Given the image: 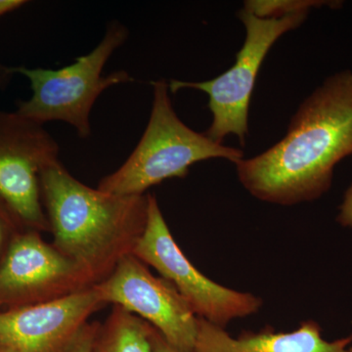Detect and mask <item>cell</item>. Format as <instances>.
Wrapping results in <instances>:
<instances>
[{
    "label": "cell",
    "mask_w": 352,
    "mask_h": 352,
    "mask_svg": "<svg viewBox=\"0 0 352 352\" xmlns=\"http://www.w3.org/2000/svg\"><path fill=\"white\" fill-rule=\"evenodd\" d=\"M352 155V72L329 76L300 104L281 141L235 164L241 184L266 203L312 201L332 186L335 166Z\"/></svg>",
    "instance_id": "obj_1"
},
{
    "label": "cell",
    "mask_w": 352,
    "mask_h": 352,
    "mask_svg": "<svg viewBox=\"0 0 352 352\" xmlns=\"http://www.w3.org/2000/svg\"><path fill=\"white\" fill-rule=\"evenodd\" d=\"M41 189L52 245L78 264L94 286L133 252L144 232L148 195H113L90 188L59 159L41 170Z\"/></svg>",
    "instance_id": "obj_2"
},
{
    "label": "cell",
    "mask_w": 352,
    "mask_h": 352,
    "mask_svg": "<svg viewBox=\"0 0 352 352\" xmlns=\"http://www.w3.org/2000/svg\"><path fill=\"white\" fill-rule=\"evenodd\" d=\"M151 115L142 138L129 159L102 178L97 189L120 196H142L170 178H184L190 166L221 157L233 164L244 159L242 150L214 142L187 126L176 115L166 80L152 82Z\"/></svg>",
    "instance_id": "obj_3"
},
{
    "label": "cell",
    "mask_w": 352,
    "mask_h": 352,
    "mask_svg": "<svg viewBox=\"0 0 352 352\" xmlns=\"http://www.w3.org/2000/svg\"><path fill=\"white\" fill-rule=\"evenodd\" d=\"M129 36L126 25L112 21L98 45L76 58L74 64L59 69L12 67L14 74L29 80L32 91L31 98L18 102L16 112L43 126L66 122L76 129L78 138H89L90 113L98 97L109 87L134 80L124 69L103 76L106 64Z\"/></svg>",
    "instance_id": "obj_4"
},
{
    "label": "cell",
    "mask_w": 352,
    "mask_h": 352,
    "mask_svg": "<svg viewBox=\"0 0 352 352\" xmlns=\"http://www.w3.org/2000/svg\"><path fill=\"white\" fill-rule=\"evenodd\" d=\"M308 13L259 18L242 9L238 16L247 34L242 48L236 55L235 64L214 80L197 82L170 80L168 88L173 94L192 88L208 95V106L212 113V124L205 133L208 138L222 144L227 135L235 134L241 145L245 146L252 90L264 58L278 38L305 22Z\"/></svg>",
    "instance_id": "obj_5"
},
{
    "label": "cell",
    "mask_w": 352,
    "mask_h": 352,
    "mask_svg": "<svg viewBox=\"0 0 352 352\" xmlns=\"http://www.w3.org/2000/svg\"><path fill=\"white\" fill-rule=\"evenodd\" d=\"M132 254L168 280L198 318L220 328L256 314L263 307L258 296L215 283L190 263L176 244L153 195H148L147 223Z\"/></svg>",
    "instance_id": "obj_6"
},
{
    "label": "cell",
    "mask_w": 352,
    "mask_h": 352,
    "mask_svg": "<svg viewBox=\"0 0 352 352\" xmlns=\"http://www.w3.org/2000/svg\"><path fill=\"white\" fill-rule=\"evenodd\" d=\"M58 155L59 145L43 124L0 110V204L30 230L50 231L41 173Z\"/></svg>",
    "instance_id": "obj_7"
},
{
    "label": "cell",
    "mask_w": 352,
    "mask_h": 352,
    "mask_svg": "<svg viewBox=\"0 0 352 352\" xmlns=\"http://www.w3.org/2000/svg\"><path fill=\"white\" fill-rule=\"evenodd\" d=\"M95 288L105 305H119L141 317L178 351L194 352L198 317L168 280L154 276L134 254L120 259Z\"/></svg>",
    "instance_id": "obj_8"
},
{
    "label": "cell",
    "mask_w": 352,
    "mask_h": 352,
    "mask_svg": "<svg viewBox=\"0 0 352 352\" xmlns=\"http://www.w3.org/2000/svg\"><path fill=\"white\" fill-rule=\"evenodd\" d=\"M92 286L82 268L38 231L15 234L0 263V305L11 308L51 302Z\"/></svg>",
    "instance_id": "obj_9"
},
{
    "label": "cell",
    "mask_w": 352,
    "mask_h": 352,
    "mask_svg": "<svg viewBox=\"0 0 352 352\" xmlns=\"http://www.w3.org/2000/svg\"><path fill=\"white\" fill-rule=\"evenodd\" d=\"M106 305L95 286L51 302L0 312L3 352H61Z\"/></svg>",
    "instance_id": "obj_10"
},
{
    "label": "cell",
    "mask_w": 352,
    "mask_h": 352,
    "mask_svg": "<svg viewBox=\"0 0 352 352\" xmlns=\"http://www.w3.org/2000/svg\"><path fill=\"white\" fill-rule=\"evenodd\" d=\"M351 344L352 333L331 342L324 339L321 326L314 320L303 321L293 332L265 328L234 339L226 329L198 318L194 352H349Z\"/></svg>",
    "instance_id": "obj_11"
},
{
    "label": "cell",
    "mask_w": 352,
    "mask_h": 352,
    "mask_svg": "<svg viewBox=\"0 0 352 352\" xmlns=\"http://www.w3.org/2000/svg\"><path fill=\"white\" fill-rule=\"evenodd\" d=\"M152 326L119 305H113L99 327L94 352H153Z\"/></svg>",
    "instance_id": "obj_12"
},
{
    "label": "cell",
    "mask_w": 352,
    "mask_h": 352,
    "mask_svg": "<svg viewBox=\"0 0 352 352\" xmlns=\"http://www.w3.org/2000/svg\"><path fill=\"white\" fill-rule=\"evenodd\" d=\"M340 3L323 0H248L243 9L259 18H281L289 14L309 12L312 8L324 6L338 8Z\"/></svg>",
    "instance_id": "obj_13"
},
{
    "label": "cell",
    "mask_w": 352,
    "mask_h": 352,
    "mask_svg": "<svg viewBox=\"0 0 352 352\" xmlns=\"http://www.w3.org/2000/svg\"><path fill=\"white\" fill-rule=\"evenodd\" d=\"M99 327L100 324L98 322H87L61 352H94Z\"/></svg>",
    "instance_id": "obj_14"
},
{
    "label": "cell",
    "mask_w": 352,
    "mask_h": 352,
    "mask_svg": "<svg viewBox=\"0 0 352 352\" xmlns=\"http://www.w3.org/2000/svg\"><path fill=\"white\" fill-rule=\"evenodd\" d=\"M337 221L340 226L352 229V184L344 193V200L337 215Z\"/></svg>",
    "instance_id": "obj_15"
},
{
    "label": "cell",
    "mask_w": 352,
    "mask_h": 352,
    "mask_svg": "<svg viewBox=\"0 0 352 352\" xmlns=\"http://www.w3.org/2000/svg\"><path fill=\"white\" fill-rule=\"evenodd\" d=\"M16 223L17 222L13 219L10 214L0 204V252H1L2 247H3L4 239H6L11 229Z\"/></svg>",
    "instance_id": "obj_16"
},
{
    "label": "cell",
    "mask_w": 352,
    "mask_h": 352,
    "mask_svg": "<svg viewBox=\"0 0 352 352\" xmlns=\"http://www.w3.org/2000/svg\"><path fill=\"white\" fill-rule=\"evenodd\" d=\"M151 342L153 352H179L175 347L170 346L161 333L157 332L156 329L153 327L151 331Z\"/></svg>",
    "instance_id": "obj_17"
},
{
    "label": "cell",
    "mask_w": 352,
    "mask_h": 352,
    "mask_svg": "<svg viewBox=\"0 0 352 352\" xmlns=\"http://www.w3.org/2000/svg\"><path fill=\"white\" fill-rule=\"evenodd\" d=\"M27 3L28 1H25V0H0V17L7 13L17 10Z\"/></svg>",
    "instance_id": "obj_18"
},
{
    "label": "cell",
    "mask_w": 352,
    "mask_h": 352,
    "mask_svg": "<svg viewBox=\"0 0 352 352\" xmlns=\"http://www.w3.org/2000/svg\"><path fill=\"white\" fill-rule=\"evenodd\" d=\"M14 74L12 67H7L0 62V92L3 91L12 80Z\"/></svg>",
    "instance_id": "obj_19"
},
{
    "label": "cell",
    "mask_w": 352,
    "mask_h": 352,
    "mask_svg": "<svg viewBox=\"0 0 352 352\" xmlns=\"http://www.w3.org/2000/svg\"><path fill=\"white\" fill-rule=\"evenodd\" d=\"M349 352H352V344H351V347H349Z\"/></svg>",
    "instance_id": "obj_20"
},
{
    "label": "cell",
    "mask_w": 352,
    "mask_h": 352,
    "mask_svg": "<svg viewBox=\"0 0 352 352\" xmlns=\"http://www.w3.org/2000/svg\"><path fill=\"white\" fill-rule=\"evenodd\" d=\"M0 352H3V351H2L1 349H0Z\"/></svg>",
    "instance_id": "obj_21"
}]
</instances>
